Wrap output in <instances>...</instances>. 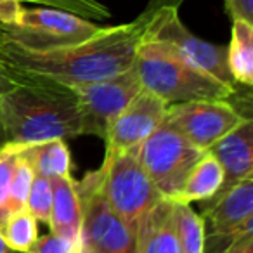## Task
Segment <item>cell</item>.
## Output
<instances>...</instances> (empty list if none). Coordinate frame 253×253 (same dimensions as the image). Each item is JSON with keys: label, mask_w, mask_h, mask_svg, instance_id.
<instances>
[{"label": "cell", "mask_w": 253, "mask_h": 253, "mask_svg": "<svg viewBox=\"0 0 253 253\" xmlns=\"http://www.w3.org/2000/svg\"><path fill=\"white\" fill-rule=\"evenodd\" d=\"M135 253H180L172 200L163 198L139 222Z\"/></svg>", "instance_id": "14"}, {"label": "cell", "mask_w": 253, "mask_h": 253, "mask_svg": "<svg viewBox=\"0 0 253 253\" xmlns=\"http://www.w3.org/2000/svg\"><path fill=\"white\" fill-rule=\"evenodd\" d=\"M135 153L158 193L172 200L180 191L193 167L207 151L198 149L179 132L163 123L135 146Z\"/></svg>", "instance_id": "5"}, {"label": "cell", "mask_w": 253, "mask_h": 253, "mask_svg": "<svg viewBox=\"0 0 253 253\" xmlns=\"http://www.w3.org/2000/svg\"><path fill=\"white\" fill-rule=\"evenodd\" d=\"M9 85V73L2 63H0V146L5 144V132H4V123H2V97H4V92Z\"/></svg>", "instance_id": "29"}, {"label": "cell", "mask_w": 253, "mask_h": 253, "mask_svg": "<svg viewBox=\"0 0 253 253\" xmlns=\"http://www.w3.org/2000/svg\"><path fill=\"white\" fill-rule=\"evenodd\" d=\"M229 18L253 23V0H224Z\"/></svg>", "instance_id": "27"}, {"label": "cell", "mask_w": 253, "mask_h": 253, "mask_svg": "<svg viewBox=\"0 0 253 253\" xmlns=\"http://www.w3.org/2000/svg\"><path fill=\"white\" fill-rule=\"evenodd\" d=\"M227 66L238 87L253 85V23L234 19L227 45Z\"/></svg>", "instance_id": "17"}, {"label": "cell", "mask_w": 253, "mask_h": 253, "mask_svg": "<svg viewBox=\"0 0 253 253\" xmlns=\"http://www.w3.org/2000/svg\"><path fill=\"white\" fill-rule=\"evenodd\" d=\"M141 88L142 84L134 66L104 80L73 85L71 90L75 92L80 106L84 134L104 139L113 118L137 95Z\"/></svg>", "instance_id": "10"}, {"label": "cell", "mask_w": 253, "mask_h": 253, "mask_svg": "<svg viewBox=\"0 0 253 253\" xmlns=\"http://www.w3.org/2000/svg\"><path fill=\"white\" fill-rule=\"evenodd\" d=\"M224 182V170L211 153H203L198 163L186 177L180 191L172 198L180 203H207L220 191Z\"/></svg>", "instance_id": "16"}, {"label": "cell", "mask_w": 253, "mask_h": 253, "mask_svg": "<svg viewBox=\"0 0 253 253\" xmlns=\"http://www.w3.org/2000/svg\"><path fill=\"white\" fill-rule=\"evenodd\" d=\"M0 236L11 252L28 253L39 238L37 218L26 208L12 211L0 227Z\"/></svg>", "instance_id": "20"}, {"label": "cell", "mask_w": 253, "mask_h": 253, "mask_svg": "<svg viewBox=\"0 0 253 253\" xmlns=\"http://www.w3.org/2000/svg\"><path fill=\"white\" fill-rule=\"evenodd\" d=\"M25 146L26 144H18V142H5L0 146V227L4 225L5 218L11 215L9 187H11L12 167Z\"/></svg>", "instance_id": "23"}, {"label": "cell", "mask_w": 253, "mask_h": 253, "mask_svg": "<svg viewBox=\"0 0 253 253\" xmlns=\"http://www.w3.org/2000/svg\"><path fill=\"white\" fill-rule=\"evenodd\" d=\"M173 201V200H172ZM177 239L180 253H205V224L201 215L193 207L180 201H173Z\"/></svg>", "instance_id": "19"}, {"label": "cell", "mask_w": 253, "mask_h": 253, "mask_svg": "<svg viewBox=\"0 0 253 253\" xmlns=\"http://www.w3.org/2000/svg\"><path fill=\"white\" fill-rule=\"evenodd\" d=\"M220 253H253V232L232 239Z\"/></svg>", "instance_id": "28"}, {"label": "cell", "mask_w": 253, "mask_h": 253, "mask_svg": "<svg viewBox=\"0 0 253 253\" xmlns=\"http://www.w3.org/2000/svg\"><path fill=\"white\" fill-rule=\"evenodd\" d=\"M205 239H232L253 232V177L234 184L231 189L201 203Z\"/></svg>", "instance_id": "11"}, {"label": "cell", "mask_w": 253, "mask_h": 253, "mask_svg": "<svg viewBox=\"0 0 253 253\" xmlns=\"http://www.w3.org/2000/svg\"><path fill=\"white\" fill-rule=\"evenodd\" d=\"M33 177H35V170H33L32 163L23 156L21 151L18 160L14 162V167H12L11 187H9V210H11V213L26 208V200H28Z\"/></svg>", "instance_id": "21"}, {"label": "cell", "mask_w": 253, "mask_h": 253, "mask_svg": "<svg viewBox=\"0 0 253 253\" xmlns=\"http://www.w3.org/2000/svg\"><path fill=\"white\" fill-rule=\"evenodd\" d=\"M21 2H32V4L42 5V7L66 11L88 19V21H104V19L111 18L109 9L99 0H21Z\"/></svg>", "instance_id": "22"}, {"label": "cell", "mask_w": 253, "mask_h": 253, "mask_svg": "<svg viewBox=\"0 0 253 253\" xmlns=\"http://www.w3.org/2000/svg\"><path fill=\"white\" fill-rule=\"evenodd\" d=\"M23 156L32 163L33 170L47 179L71 177V153L64 139L26 144Z\"/></svg>", "instance_id": "18"}, {"label": "cell", "mask_w": 253, "mask_h": 253, "mask_svg": "<svg viewBox=\"0 0 253 253\" xmlns=\"http://www.w3.org/2000/svg\"><path fill=\"white\" fill-rule=\"evenodd\" d=\"M208 153L217 158L224 170V182L215 196L231 189L234 184L253 177V122L246 118L229 134L218 139ZM213 196V198H215Z\"/></svg>", "instance_id": "13"}, {"label": "cell", "mask_w": 253, "mask_h": 253, "mask_svg": "<svg viewBox=\"0 0 253 253\" xmlns=\"http://www.w3.org/2000/svg\"><path fill=\"white\" fill-rule=\"evenodd\" d=\"M245 116L229 99H205V101L169 104L163 123L179 132L201 151H208L218 139L238 126Z\"/></svg>", "instance_id": "9"}, {"label": "cell", "mask_w": 253, "mask_h": 253, "mask_svg": "<svg viewBox=\"0 0 253 253\" xmlns=\"http://www.w3.org/2000/svg\"><path fill=\"white\" fill-rule=\"evenodd\" d=\"M78 253H97V252H94L92 248H88L87 245H84V243H82V246H80V250H78Z\"/></svg>", "instance_id": "31"}, {"label": "cell", "mask_w": 253, "mask_h": 253, "mask_svg": "<svg viewBox=\"0 0 253 253\" xmlns=\"http://www.w3.org/2000/svg\"><path fill=\"white\" fill-rule=\"evenodd\" d=\"M82 207V243L97 253H135V231L106 201L97 172L75 180Z\"/></svg>", "instance_id": "8"}, {"label": "cell", "mask_w": 253, "mask_h": 253, "mask_svg": "<svg viewBox=\"0 0 253 253\" xmlns=\"http://www.w3.org/2000/svg\"><path fill=\"white\" fill-rule=\"evenodd\" d=\"M23 9L25 5L21 0H0V28L18 25Z\"/></svg>", "instance_id": "26"}, {"label": "cell", "mask_w": 253, "mask_h": 253, "mask_svg": "<svg viewBox=\"0 0 253 253\" xmlns=\"http://www.w3.org/2000/svg\"><path fill=\"white\" fill-rule=\"evenodd\" d=\"M170 0H148L135 19L116 26H102L88 40L49 50H33L0 37V63L21 77L73 85L104 80L134 66L139 45L153 21Z\"/></svg>", "instance_id": "1"}, {"label": "cell", "mask_w": 253, "mask_h": 253, "mask_svg": "<svg viewBox=\"0 0 253 253\" xmlns=\"http://www.w3.org/2000/svg\"><path fill=\"white\" fill-rule=\"evenodd\" d=\"M101 28L77 14L39 5L23 9L18 25L0 28V37L25 49L49 50L88 40Z\"/></svg>", "instance_id": "6"}, {"label": "cell", "mask_w": 253, "mask_h": 253, "mask_svg": "<svg viewBox=\"0 0 253 253\" xmlns=\"http://www.w3.org/2000/svg\"><path fill=\"white\" fill-rule=\"evenodd\" d=\"M182 2L184 0H170L169 4L163 5V9L153 21L146 40H155L170 47L173 52H177L193 66L200 68L201 71L229 87L239 88L229 73L227 47L207 42L191 33L179 16Z\"/></svg>", "instance_id": "7"}, {"label": "cell", "mask_w": 253, "mask_h": 253, "mask_svg": "<svg viewBox=\"0 0 253 253\" xmlns=\"http://www.w3.org/2000/svg\"><path fill=\"white\" fill-rule=\"evenodd\" d=\"M80 246L82 241H71V239L50 232L42 238H37L28 253H78Z\"/></svg>", "instance_id": "25"}, {"label": "cell", "mask_w": 253, "mask_h": 253, "mask_svg": "<svg viewBox=\"0 0 253 253\" xmlns=\"http://www.w3.org/2000/svg\"><path fill=\"white\" fill-rule=\"evenodd\" d=\"M50 208H52V182L47 177L35 173L26 200V210L37 218V222L49 224Z\"/></svg>", "instance_id": "24"}, {"label": "cell", "mask_w": 253, "mask_h": 253, "mask_svg": "<svg viewBox=\"0 0 253 253\" xmlns=\"http://www.w3.org/2000/svg\"><path fill=\"white\" fill-rule=\"evenodd\" d=\"M52 182V208L49 227L52 234L82 241V207L73 177H56Z\"/></svg>", "instance_id": "15"}, {"label": "cell", "mask_w": 253, "mask_h": 253, "mask_svg": "<svg viewBox=\"0 0 253 253\" xmlns=\"http://www.w3.org/2000/svg\"><path fill=\"white\" fill-rule=\"evenodd\" d=\"M95 172L102 196L134 231L144 215L163 200L142 169L135 148L106 151L104 162Z\"/></svg>", "instance_id": "4"}, {"label": "cell", "mask_w": 253, "mask_h": 253, "mask_svg": "<svg viewBox=\"0 0 253 253\" xmlns=\"http://www.w3.org/2000/svg\"><path fill=\"white\" fill-rule=\"evenodd\" d=\"M9 73L2 97L5 141L18 144L84 135L77 95L66 85Z\"/></svg>", "instance_id": "2"}, {"label": "cell", "mask_w": 253, "mask_h": 253, "mask_svg": "<svg viewBox=\"0 0 253 253\" xmlns=\"http://www.w3.org/2000/svg\"><path fill=\"white\" fill-rule=\"evenodd\" d=\"M134 70L142 88L158 95L167 104L205 99H231L238 90L193 66L170 47L155 40L144 39L139 45Z\"/></svg>", "instance_id": "3"}, {"label": "cell", "mask_w": 253, "mask_h": 253, "mask_svg": "<svg viewBox=\"0 0 253 253\" xmlns=\"http://www.w3.org/2000/svg\"><path fill=\"white\" fill-rule=\"evenodd\" d=\"M167 108L169 104L163 99L141 88L109 123L104 135L106 151H123L139 146L163 125Z\"/></svg>", "instance_id": "12"}, {"label": "cell", "mask_w": 253, "mask_h": 253, "mask_svg": "<svg viewBox=\"0 0 253 253\" xmlns=\"http://www.w3.org/2000/svg\"><path fill=\"white\" fill-rule=\"evenodd\" d=\"M0 253H11V250L7 248V245L4 243V239H2V236H0Z\"/></svg>", "instance_id": "30"}]
</instances>
